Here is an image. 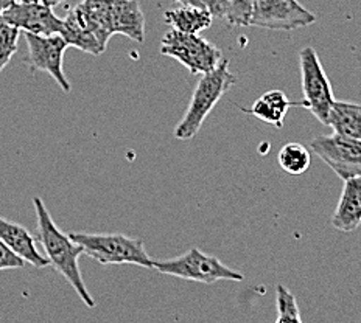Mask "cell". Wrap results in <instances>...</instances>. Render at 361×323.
Masks as SVG:
<instances>
[{
  "instance_id": "obj_19",
  "label": "cell",
  "mask_w": 361,
  "mask_h": 323,
  "mask_svg": "<svg viewBox=\"0 0 361 323\" xmlns=\"http://www.w3.org/2000/svg\"><path fill=\"white\" fill-rule=\"evenodd\" d=\"M61 36L64 37V41L67 42L69 47H75L81 51H86V53L90 55H102L103 53V49L100 42L97 41V37L87 32L86 28L80 27L77 22L69 19L66 16L64 19V30Z\"/></svg>"
},
{
  "instance_id": "obj_8",
  "label": "cell",
  "mask_w": 361,
  "mask_h": 323,
  "mask_svg": "<svg viewBox=\"0 0 361 323\" xmlns=\"http://www.w3.org/2000/svg\"><path fill=\"white\" fill-rule=\"evenodd\" d=\"M312 151L326 162L335 175L348 180L361 176V141L341 134L318 135L310 141Z\"/></svg>"
},
{
  "instance_id": "obj_21",
  "label": "cell",
  "mask_w": 361,
  "mask_h": 323,
  "mask_svg": "<svg viewBox=\"0 0 361 323\" xmlns=\"http://www.w3.org/2000/svg\"><path fill=\"white\" fill-rule=\"evenodd\" d=\"M20 30L10 25L0 16V72L10 64L13 55L18 51Z\"/></svg>"
},
{
  "instance_id": "obj_20",
  "label": "cell",
  "mask_w": 361,
  "mask_h": 323,
  "mask_svg": "<svg viewBox=\"0 0 361 323\" xmlns=\"http://www.w3.org/2000/svg\"><path fill=\"white\" fill-rule=\"evenodd\" d=\"M277 298V319L276 323H302L300 319V311L298 306V300L293 296V292L279 284L276 288Z\"/></svg>"
},
{
  "instance_id": "obj_13",
  "label": "cell",
  "mask_w": 361,
  "mask_h": 323,
  "mask_svg": "<svg viewBox=\"0 0 361 323\" xmlns=\"http://www.w3.org/2000/svg\"><path fill=\"white\" fill-rule=\"evenodd\" d=\"M111 32L139 44L145 41V16L139 0H112Z\"/></svg>"
},
{
  "instance_id": "obj_12",
  "label": "cell",
  "mask_w": 361,
  "mask_h": 323,
  "mask_svg": "<svg viewBox=\"0 0 361 323\" xmlns=\"http://www.w3.org/2000/svg\"><path fill=\"white\" fill-rule=\"evenodd\" d=\"M0 239L8 249L33 267L42 269L50 266L47 257L37 251L36 238L20 224L5 220L2 216H0Z\"/></svg>"
},
{
  "instance_id": "obj_22",
  "label": "cell",
  "mask_w": 361,
  "mask_h": 323,
  "mask_svg": "<svg viewBox=\"0 0 361 323\" xmlns=\"http://www.w3.org/2000/svg\"><path fill=\"white\" fill-rule=\"evenodd\" d=\"M254 0H229L226 20L232 27H250Z\"/></svg>"
},
{
  "instance_id": "obj_24",
  "label": "cell",
  "mask_w": 361,
  "mask_h": 323,
  "mask_svg": "<svg viewBox=\"0 0 361 323\" xmlns=\"http://www.w3.org/2000/svg\"><path fill=\"white\" fill-rule=\"evenodd\" d=\"M204 2V8L212 14V18L226 19L229 8V0H202Z\"/></svg>"
},
{
  "instance_id": "obj_16",
  "label": "cell",
  "mask_w": 361,
  "mask_h": 323,
  "mask_svg": "<svg viewBox=\"0 0 361 323\" xmlns=\"http://www.w3.org/2000/svg\"><path fill=\"white\" fill-rule=\"evenodd\" d=\"M327 126L336 134L361 141V104L335 100L330 109Z\"/></svg>"
},
{
  "instance_id": "obj_2",
  "label": "cell",
  "mask_w": 361,
  "mask_h": 323,
  "mask_svg": "<svg viewBox=\"0 0 361 323\" xmlns=\"http://www.w3.org/2000/svg\"><path fill=\"white\" fill-rule=\"evenodd\" d=\"M237 82V77L229 70L228 59H221L214 70L201 75L189 106L183 120L178 123L173 135L178 140H192L200 132L204 120L223 96Z\"/></svg>"
},
{
  "instance_id": "obj_15",
  "label": "cell",
  "mask_w": 361,
  "mask_h": 323,
  "mask_svg": "<svg viewBox=\"0 0 361 323\" xmlns=\"http://www.w3.org/2000/svg\"><path fill=\"white\" fill-rule=\"evenodd\" d=\"M293 106L304 108V103L290 101L288 96L285 95L282 90H268L267 94H263L255 100V103L250 109H242L246 110L247 114H251L252 117L262 120V122L273 125L277 129H282L285 115H287V112Z\"/></svg>"
},
{
  "instance_id": "obj_11",
  "label": "cell",
  "mask_w": 361,
  "mask_h": 323,
  "mask_svg": "<svg viewBox=\"0 0 361 323\" xmlns=\"http://www.w3.org/2000/svg\"><path fill=\"white\" fill-rule=\"evenodd\" d=\"M111 11L112 0H82L67 13V18L92 33L100 42L102 49L106 50L108 42L112 37Z\"/></svg>"
},
{
  "instance_id": "obj_26",
  "label": "cell",
  "mask_w": 361,
  "mask_h": 323,
  "mask_svg": "<svg viewBox=\"0 0 361 323\" xmlns=\"http://www.w3.org/2000/svg\"><path fill=\"white\" fill-rule=\"evenodd\" d=\"M16 2H19V0H0V16H2V13L5 10H8L11 5H14Z\"/></svg>"
},
{
  "instance_id": "obj_28",
  "label": "cell",
  "mask_w": 361,
  "mask_h": 323,
  "mask_svg": "<svg viewBox=\"0 0 361 323\" xmlns=\"http://www.w3.org/2000/svg\"><path fill=\"white\" fill-rule=\"evenodd\" d=\"M19 2H41V0H19Z\"/></svg>"
},
{
  "instance_id": "obj_5",
  "label": "cell",
  "mask_w": 361,
  "mask_h": 323,
  "mask_svg": "<svg viewBox=\"0 0 361 323\" xmlns=\"http://www.w3.org/2000/svg\"><path fill=\"white\" fill-rule=\"evenodd\" d=\"M161 53L176 59L192 75H204L221 63V50L200 34L184 33L171 28L164 34Z\"/></svg>"
},
{
  "instance_id": "obj_10",
  "label": "cell",
  "mask_w": 361,
  "mask_h": 323,
  "mask_svg": "<svg viewBox=\"0 0 361 323\" xmlns=\"http://www.w3.org/2000/svg\"><path fill=\"white\" fill-rule=\"evenodd\" d=\"M2 18L25 33L50 36L61 34L64 30V19H59L51 6L42 2H16L2 13Z\"/></svg>"
},
{
  "instance_id": "obj_1",
  "label": "cell",
  "mask_w": 361,
  "mask_h": 323,
  "mask_svg": "<svg viewBox=\"0 0 361 323\" xmlns=\"http://www.w3.org/2000/svg\"><path fill=\"white\" fill-rule=\"evenodd\" d=\"M33 207L37 220V241L42 244L50 266L55 267L71 283L82 303L87 308H95V300L87 291L78 265V258L82 255L81 246L56 227L54 217L41 198H33Z\"/></svg>"
},
{
  "instance_id": "obj_18",
  "label": "cell",
  "mask_w": 361,
  "mask_h": 323,
  "mask_svg": "<svg viewBox=\"0 0 361 323\" xmlns=\"http://www.w3.org/2000/svg\"><path fill=\"white\" fill-rule=\"evenodd\" d=\"M277 162L281 168L290 176H300L310 168L312 156L310 151L300 144L291 141V144L283 145L277 154Z\"/></svg>"
},
{
  "instance_id": "obj_9",
  "label": "cell",
  "mask_w": 361,
  "mask_h": 323,
  "mask_svg": "<svg viewBox=\"0 0 361 323\" xmlns=\"http://www.w3.org/2000/svg\"><path fill=\"white\" fill-rule=\"evenodd\" d=\"M25 41L28 47L27 63L32 73H49L64 92H71V82L66 78L63 69L64 53L69 47L64 37L61 34L41 36L25 33Z\"/></svg>"
},
{
  "instance_id": "obj_17",
  "label": "cell",
  "mask_w": 361,
  "mask_h": 323,
  "mask_svg": "<svg viewBox=\"0 0 361 323\" xmlns=\"http://www.w3.org/2000/svg\"><path fill=\"white\" fill-rule=\"evenodd\" d=\"M164 19L169 25H171V28L179 30V32L200 34L210 28L214 18L206 8L179 5L176 8L165 11Z\"/></svg>"
},
{
  "instance_id": "obj_23",
  "label": "cell",
  "mask_w": 361,
  "mask_h": 323,
  "mask_svg": "<svg viewBox=\"0 0 361 323\" xmlns=\"http://www.w3.org/2000/svg\"><path fill=\"white\" fill-rule=\"evenodd\" d=\"M25 261L18 257L11 249L5 246V243L0 239V270L5 269H19L24 267Z\"/></svg>"
},
{
  "instance_id": "obj_7",
  "label": "cell",
  "mask_w": 361,
  "mask_h": 323,
  "mask_svg": "<svg viewBox=\"0 0 361 323\" xmlns=\"http://www.w3.org/2000/svg\"><path fill=\"white\" fill-rule=\"evenodd\" d=\"M316 20L314 14L299 4V0H254L250 25L291 32L313 25Z\"/></svg>"
},
{
  "instance_id": "obj_14",
  "label": "cell",
  "mask_w": 361,
  "mask_h": 323,
  "mask_svg": "<svg viewBox=\"0 0 361 323\" xmlns=\"http://www.w3.org/2000/svg\"><path fill=\"white\" fill-rule=\"evenodd\" d=\"M332 225L343 234H350L361 225V176L344 180L341 198L332 216Z\"/></svg>"
},
{
  "instance_id": "obj_27",
  "label": "cell",
  "mask_w": 361,
  "mask_h": 323,
  "mask_svg": "<svg viewBox=\"0 0 361 323\" xmlns=\"http://www.w3.org/2000/svg\"><path fill=\"white\" fill-rule=\"evenodd\" d=\"M42 4H45V5H49V6H51V8H54V6H56V5H59V4H63L64 0H41Z\"/></svg>"
},
{
  "instance_id": "obj_3",
  "label": "cell",
  "mask_w": 361,
  "mask_h": 323,
  "mask_svg": "<svg viewBox=\"0 0 361 323\" xmlns=\"http://www.w3.org/2000/svg\"><path fill=\"white\" fill-rule=\"evenodd\" d=\"M69 236L81 246L82 253L100 265H135L153 269V260L145 251L144 241L122 234H81L72 232Z\"/></svg>"
},
{
  "instance_id": "obj_25",
  "label": "cell",
  "mask_w": 361,
  "mask_h": 323,
  "mask_svg": "<svg viewBox=\"0 0 361 323\" xmlns=\"http://www.w3.org/2000/svg\"><path fill=\"white\" fill-rule=\"evenodd\" d=\"M171 2H176L184 6H198V8H204V2H202V0H171Z\"/></svg>"
},
{
  "instance_id": "obj_4",
  "label": "cell",
  "mask_w": 361,
  "mask_h": 323,
  "mask_svg": "<svg viewBox=\"0 0 361 323\" xmlns=\"http://www.w3.org/2000/svg\"><path fill=\"white\" fill-rule=\"evenodd\" d=\"M153 269L165 275L202 284H214L221 280L243 281L245 279L240 270L226 266L221 260L204 253L198 247H192L179 257L170 260H153Z\"/></svg>"
},
{
  "instance_id": "obj_6",
  "label": "cell",
  "mask_w": 361,
  "mask_h": 323,
  "mask_svg": "<svg viewBox=\"0 0 361 323\" xmlns=\"http://www.w3.org/2000/svg\"><path fill=\"white\" fill-rule=\"evenodd\" d=\"M299 65L300 78H302L304 108L310 110L318 122L327 125L335 96L321 59L310 45L299 51Z\"/></svg>"
}]
</instances>
